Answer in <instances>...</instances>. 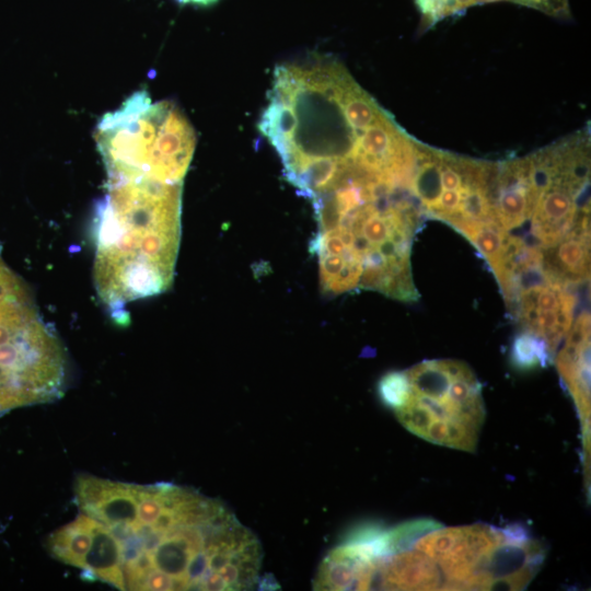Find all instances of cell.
<instances>
[{"mask_svg": "<svg viewBox=\"0 0 591 591\" xmlns=\"http://www.w3.org/2000/svg\"><path fill=\"white\" fill-rule=\"evenodd\" d=\"M512 1L554 12L552 0H512Z\"/></svg>", "mask_w": 591, "mask_h": 591, "instance_id": "cell-12", "label": "cell"}, {"mask_svg": "<svg viewBox=\"0 0 591 591\" xmlns=\"http://www.w3.org/2000/svg\"><path fill=\"white\" fill-rule=\"evenodd\" d=\"M382 402L402 426L433 444L473 452L485 420L482 384L462 361L434 359L384 374Z\"/></svg>", "mask_w": 591, "mask_h": 591, "instance_id": "cell-3", "label": "cell"}, {"mask_svg": "<svg viewBox=\"0 0 591 591\" xmlns=\"http://www.w3.org/2000/svg\"><path fill=\"white\" fill-rule=\"evenodd\" d=\"M499 0H475L476 3H487V2H494Z\"/></svg>", "mask_w": 591, "mask_h": 591, "instance_id": "cell-15", "label": "cell"}, {"mask_svg": "<svg viewBox=\"0 0 591 591\" xmlns=\"http://www.w3.org/2000/svg\"><path fill=\"white\" fill-rule=\"evenodd\" d=\"M181 4H187V3H194V4H201V5H208L217 0H176Z\"/></svg>", "mask_w": 591, "mask_h": 591, "instance_id": "cell-13", "label": "cell"}, {"mask_svg": "<svg viewBox=\"0 0 591 591\" xmlns=\"http://www.w3.org/2000/svg\"><path fill=\"white\" fill-rule=\"evenodd\" d=\"M410 543L433 563L442 590H522L545 556L542 544L518 526L443 528L415 520Z\"/></svg>", "mask_w": 591, "mask_h": 591, "instance_id": "cell-5", "label": "cell"}, {"mask_svg": "<svg viewBox=\"0 0 591 591\" xmlns=\"http://www.w3.org/2000/svg\"><path fill=\"white\" fill-rule=\"evenodd\" d=\"M566 341L555 357L557 370L573 398L582 427L586 465L590 472V314L582 312L572 323Z\"/></svg>", "mask_w": 591, "mask_h": 591, "instance_id": "cell-6", "label": "cell"}, {"mask_svg": "<svg viewBox=\"0 0 591 591\" xmlns=\"http://www.w3.org/2000/svg\"><path fill=\"white\" fill-rule=\"evenodd\" d=\"M590 217L583 213L555 245L546 248L545 260L561 279L586 281L590 277Z\"/></svg>", "mask_w": 591, "mask_h": 591, "instance_id": "cell-9", "label": "cell"}, {"mask_svg": "<svg viewBox=\"0 0 591 591\" xmlns=\"http://www.w3.org/2000/svg\"><path fill=\"white\" fill-rule=\"evenodd\" d=\"M535 200L529 179L528 158L498 164L494 209L496 220L503 230L518 228L530 219Z\"/></svg>", "mask_w": 591, "mask_h": 591, "instance_id": "cell-8", "label": "cell"}, {"mask_svg": "<svg viewBox=\"0 0 591 591\" xmlns=\"http://www.w3.org/2000/svg\"><path fill=\"white\" fill-rule=\"evenodd\" d=\"M74 502L80 514L46 545L84 579L136 591H237L259 582L260 542L219 499L170 483L80 474Z\"/></svg>", "mask_w": 591, "mask_h": 591, "instance_id": "cell-1", "label": "cell"}, {"mask_svg": "<svg viewBox=\"0 0 591 591\" xmlns=\"http://www.w3.org/2000/svg\"><path fill=\"white\" fill-rule=\"evenodd\" d=\"M583 192L575 188L561 175H556L548 189L535 201L532 212L534 245L549 248L564 237L577 223L578 199Z\"/></svg>", "mask_w": 591, "mask_h": 591, "instance_id": "cell-7", "label": "cell"}, {"mask_svg": "<svg viewBox=\"0 0 591 591\" xmlns=\"http://www.w3.org/2000/svg\"><path fill=\"white\" fill-rule=\"evenodd\" d=\"M455 2L460 11L472 4H476L475 0H455Z\"/></svg>", "mask_w": 591, "mask_h": 591, "instance_id": "cell-14", "label": "cell"}, {"mask_svg": "<svg viewBox=\"0 0 591 591\" xmlns=\"http://www.w3.org/2000/svg\"><path fill=\"white\" fill-rule=\"evenodd\" d=\"M463 235L476 247L495 273L505 257L510 234L497 222L482 223L467 229Z\"/></svg>", "mask_w": 591, "mask_h": 591, "instance_id": "cell-10", "label": "cell"}, {"mask_svg": "<svg viewBox=\"0 0 591 591\" xmlns=\"http://www.w3.org/2000/svg\"><path fill=\"white\" fill-rule=\"evenodd\" d=\"M94 138L107 183H183L196 148L195 130L183 112L170 101L153 103L146 90L105 114Z\"/></svg>", "mask_w": 591, "mask_h": 591, "instance_id": "cell-4", "label": "cell"}, {"mask_svg": "<svg viewBox=\"0 0 591 591\" xmlns=\"http://www.w3.org/2000/svg\"><path fill=\"white\" fill-rule=\"evenodd\" d=\"M552 360L553 356L541 337L525 329L517 334L511 346V361L517 368L545 367Z\"/></svg>", "mask_w": 591, "mask_h": 591, "instance_id": "cell-11", "label": "cell"}, {"mask_svg": "<svg viewBox=\"0 0 591 591\" xmlns=\"http://www.w3.org/2000/svg\"><path fill=\"white\" fill-rule=\"evenodd\" d=\"M183 183H107L96 208L93 281L120 323L125 306L166 291L173 281L182 232Z\"/></svg>", "mask_w": 591, "mask_h": 591, "instance_id": "cell-2", "label": "cell"}]
</instances>
